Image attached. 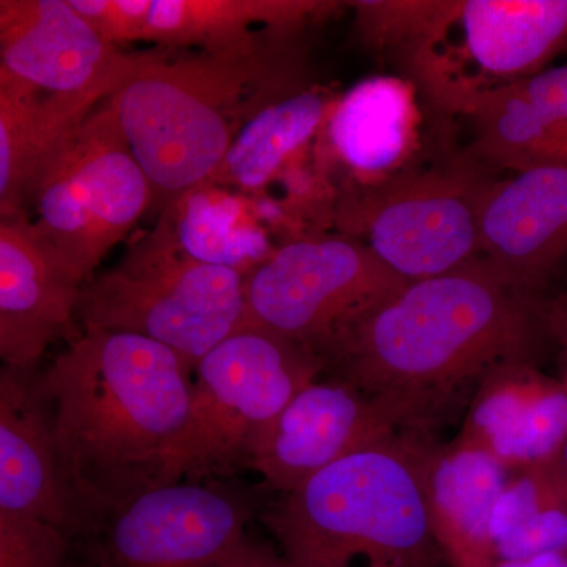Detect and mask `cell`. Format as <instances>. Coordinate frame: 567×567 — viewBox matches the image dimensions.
<instances>
[{"mask_svg": "<svg viewBox=\"0 0 567 567\" xmlns=\"http://www.w3.org/2000/svg\"><path fill=\"white\" fill-rule=\"evenodd\" d=\"M543 311L533 293L476 257L410 282L331 339L323 372L385 405L405 434L435 439L495 369L529 363Z\"/></svg>", "mask_w": 567, "mask_h": 567, "instance_id": "obj_1", "label": "cell"}, {"mask_svg": "<svg viewBox=\"0 0 567 567\" xmlns=\"http://www.w3.org/2000/svg\"><path fill=\"white\" fill-rule=\"evenodd\" d=\"M192 374L169 347L85 328L39 375L76 536L164 486L171 447L188 416Z\"/></svg>", "mask_w": 567, "mask_h": 567, "instance_id": "obj_2", "label": "cell"}, {"mask_svg": "<svg viewBox=\"0 0 567 567\" xmlns=\"http://www.w3.org/2000/svg\"><path fill=\"white\" fill-rule=\"evenodd\" d=\"M287 37L230 51H147L111 102L153 199L212 183L246 123L305 91Z\"/></svg>", "mask_w": 567, "mask_h": 567, "instance_id": "obj_3", "label": "cell"}, {"mask_svg": "<svg viewBox=\"0 0 567 567\" xmlns=\"http://www.w3.org/2000/svg\"><path fill=\"white\" fill-rule=\"evenodd\" d=\"M435 439L395 435L342 457L264 511L292 567H442L425 468Z\"/></svg>", "mask_w": 567, "mask_h": 567, "instance_id": "obj_4", "label": "cell"}, {"mask_svg": "<svg viewBox=\"0 0 567 567\" xmlns=\"http://www.w3.org/2000/svg\"><path fill=\"white\" fill-rule=\"evenodd\" d=\"M85 328L142 336L173 349L194 371L246 322L245 276L188 256L166 216L121 262L82 286Z\"/></svg>", "mask_w": 567, "mask_h": 567, "instance_id": "obj_5", "label": "cell"}, {"mask_svg": "<svg viewBox=\"0 0 567 567\" xmlns=\"http://www.w3.org/2000/svg\"><path fill=\"white\" fill-rule=\"evenodd\" d=\"M323 368L305 347L246 323L197 364L192 402L164 486L203 483L244 466L245 447Z\"/></svg>", "mask_w": 567, "mask_h": 567, "instance_id": "obj_6", "label": "cell"}, {"mask_svg": "<svg viewBox=\"0 0 567 567\" xmlns=\"http://www.w3.org/2000/svg\"><path fill=\"white\" fill-rule=\"evenodd\" d=\"M147 175L134 158L111 99L41 175L31 200L40 244L81 286L151 207Z\"/></svg>", "mask_w": 567, "mask_h": 567, "instance_id": "obj_7", "label": "cell"}, {"mask_svg": "<svg viewBox=\"0 0 567 567\" xmlns=\"http://www.w3.org/2000/svg\"><path fill=\"white\" fill-rule=\"evenodd\" d=\"M409 284L354 238L295 241L246 276V323L319 358L339 331Z\"/></svg>", "mask_w": 567, "mask_h": 567, "instance_id": "obj_8", "label": "cell"}, {"mask_svg": "<svg viewBox=\"0 0 567 567\" xmlns=\"http://www.w3.org/2000/svg\"><path fill=\"white\" fill-rule=\"evenodd\" d=\"M488 181L473 171L404 175L341 207L339 226L410 282L450 274L481 256Z\"/></svg>", "mask_w": 567, "mask_h": 567, "instance_id": "obj_9", "label": "cell"}, {"mask_svg": "<svg viewBox=\"0 0 567 567\" xmlns=\"http://www.w3.org/2000/svg\"><path fill=\"white\" fill-rule=\"evenodd\" d=\"M241 499L203 483L152 488L71 540V567H212L246 536Z\"/></svg>", "mask_w": 567, "mask_h": 567, "instance_id": "obj_10", "label": "cell"}, {"mask_svg": "<svg viewBox=\"0 0 567 567\" xmlns=\"http://www.w3.org/2000/svg\"><path fill=\"white\" fill-rule=\"evenodd\" d=\"M401 434L385 405L342 380L317 379L254 432L244 466L271 491L289 494L342 457Z\"/></svg>", "mask_w": 567, "mask_h": 567, "instance_id": "obj_11", "label": "cell"}, {"mask_svg": "<svg viewBox=\"0 0 567 567\" xmlns=\"http://www.w3.org/2000/svg\"><path fill=\"white\" fill-rule=\"evenodd\" d=\"M145 55L104 41L70 0H0V71L39 91L110 100Z\"/></svg>", "mask_w": 567, "mask_h": 567, "instance_id": "obj_12", "label": "cell"}, {"mask_svg": "<svg viewBox=\"0 0 567 567\" xmlns=\"http://www.w3.org/2000/svg\"><path fill=\"white\" fill-rule=\"evenodd\" d=\"M74 281L40 244L28 212L0 216V358L33 369L59 339L80 338Z\"/></svg>", "mask_w": 567, "mask_h": 567, "instance_id": "obj_13", "label": "cell"}, {"mask_svg": "<svg viewBox=\"0 0 567 567\" xmlns=\"http://www.w3.org/2000/svg\"><path fill=\"white\" fill-rule=\"evenodd\" d=\"M480 227L481 256L535 293L567 257V164L488 183Z\"/></svg>", "mask_w": 567, "mask_h": 567, "instance_id": "obj_14", "label": "cell"}, {"mask_svg": "<svg viewBox=\"0 0 567 567\" xmlns=\"http://www.w3.org/2000/svg\"><path fill=\"white\" fill-rule=\"evenodd\" d=\"M0 514L76 536L78 520L55 457L50 412L33 369L0 374Z\"/></svg>", "mask_w": 567, "mask_h": 567, "instance_id": "obj_15", "label": "cell"}, {"mask_svg": "<svg viewBox=\"0 0 567 567\" xmlns=\"http://www.w3.org/2000/svg\"><path fill=\"white\" fill-rule=\"evenodd\" d=\"M461 436L509 472L554 464L567 442V388L529 363L502 365L477 386Z\"/></svg>", "mask_w": 567, "mask_h": 567, "instance_id": "obj_16", "label": "cell"}, {"mask_svg": "<svg viewBox=\"0 0 567 567\" xmlns=\"http://www.w3.org/2000/svg\"><path fill=\"white\" fill-rule=\"evenodd\" d=\"M507 473L502 462L464 436L432 446L425 468L429 517L451 567L495 565L491 522Z\"/></svg>", "mask_w": 567, "mask_h": 567, "instance_id": "obj_17", "label": "cell"}, {"mask_svg": "<svg viewBox=\"0 0 567 567\" xmlns=\"http://www.w3.org/2000/svg\"><path fill=\"white\" fill-rule=\"evenodd\" d=\"M104 102L39 91L0 71V215L25 212L52 159Z\"/></svg>", "mask_w": 567, "mask_h": 567, "instance_id": "obj_18", "label": "cell"}, {"mask_svg": "<svg viewBox=\"0 0 567 567\" xmlns=\"http://www.w3.org/2000/svg\"><path fill=\"white\" fill-rule=\"evenodd\" d=\"M464 50L499 85L543 73L567 44V0H464Z\"/></svg>", "mask_w": 567, "mask_h": 567, "instance_id": "obj_19", "label": "cell"}, {"mask_svg": "<svg viewBox=\"0 0 567 567\" xmlns=\"http://www.w3.org/2000/svg\"><path fill=\"white\" fill-rule=\"evenodd\" d=\"M333 7L316 0H151L144 41L166 50H240L265 39L256 28L290 35Z\"/></svg>", "mask_w": 567, "mask_h": 567, "instance_id": "obj_20", "label": "cell"}, {"mask_svg": "<svg viewBox=\"0 0 567 567\" xmlns=\"http://www.w3.org/2000/svg\"><path fill=\"white\" fill-rule=\"evenodd\" d=\"M415 104L412 89L398 78L358 82L330 117L336 155L361 174L394 169L412 145Z\"/></svg>", "mask_w": 567, "mask_h": 567, "instance_id": "obj_21", "label": "cell"}, {"mask_svg": "<svg viewBox=\"0 0 567 567\" xmlns=\"http://www.w3.org/2000/svg\"><path fill=\"white\" fill-rule=\"evenodd\" d=\"M496 563L567 555V483L558 462L518 470L491 522Z\"/></svg>", "mask_w": 567, "mask_h": 567, "instance_id": "obj_22", "label": "cell"}, {"mask_svg": "<svg viewBox=\"0 0 567 567\" xmlns=\"http://www.w3.org/2000/svg\"><path fill=\"white\" fill-rule=\"evenodd\" d=\"M163 215L183 251L199 262L230 268L246 278L274 254L241 205L208 183L175 197Z\"/></svg>", "mask_w": 567, "mask_h": 567, "instance_id": "obj_23", "label": "cell"}, {"mask_svg": "<svg viewBox=\"0 0 567 567\" xmlns=\"http://www.w3.org/2000/svg\"><path fill=\"white\" fill-rule=\"evenodd\" d=\"M327 96L300 91L279 100L251 118L208 185L259 189L281 169L284 159L309 141L327 114Z\"/></svg>", "mask_w": 567, "mask_h": 567, "instance_id": "obj_24", "label": "cell"}, {"mask_svg": "<svg viewBox=\"0 0 567 567\" xmlns=\"http://www.w3.org/2000/svg\"><path fill=\"white\" fill-rule=\"evenodd\" d=\"M358 32L365 43L391 51L412 65L413 73L432 62L436 44L456 22L461 2H353Z\"/></svg>", "mask_w": 567, "mask_h": 567, "instance_id": "obj_25", "label": "cell"}, {"mask_svg": "<svg viewBox=\"0 0 567 567\" xmlns=\"http://www.w3.org/2000/svg\"><path fill=\"white\" fill-rule=\"evenodd\" d=\"M0 567H71V537L44 522L0 514Z\"/></svg>", "mask_w": 567, "mask_h": 567, "instance_id": "obj_26", "label": "cell"}, {"mask_svg": "<svg viewBox=\"0 0 567 567\" xmlns=\"http://www.w3.org/2000/svg\"><path fill=\"white\" fill-rule=\"evenodd\" d=\"M100 37L115 48L144 41L151 0H70Z\"/></svg>", "mask_w": 567, "mask_h": 567, "instance_id": "obj_27", "label": "cell"}, {"mask_svg": "<svg viewBox=\"0 0 567 567\" xmlns=\"http://www.w3.org/2000/svg\"><path fill=\"white\" fill-rule=\"evenodd\" d=\"M567 158V65L520 81Z\"/></svg>", "mask_w": 567, "mask_h": 567, "instance_id": "obj_28", "label": "cell"}, {"mask_svg": "<svg viewBox=\"0 0 567 567\" xmlns=\"http://www.w3.org/2000/svg\"><path fill=\"white\" fill-rule=\"evenodd\" d=\"M212 567H292L279 550L267 544L257 543L248 535L238 540Z\"/></svg>", "mask_w": 567, "mask_h": 567, "instance_id": "obj_29", "label": "cell"}, {"mask_svg": "<svg viewBox=\"0 0 567 567\" xmlns=\"http://www.w3.org/2000/svg\"><path fill=\"white\" fill-rule=\"evenodd\" d=\"M492 567H567V555H544L527 561H498Z\"/></svg>", "mask_w": 567, "mask_h": 567, "instance_id": "obj_30", "label": "cell"}, {"mask_svg": "<svg viewBox=\"0 0 567 567\" xmlns=\"http://www.w3.org/2000/svg\"><path fill=\"white\" fill-rule=\"evenodd\" d=\"M548 323H551V327L555 328V333L561 336L563 346H565L566 350V382L565 386L567 388V306H559V308H555L554 311L548 312L547 316Z\"/></svg>", "mask_w": 567, "mask_h": 567, "instance_id": "obj_31", "label": "cell"}, {"mask_svg": "<svg viewBox=\"0 0 567 567\" xmlns=\"http://www.w3.org/2000/svg\"><path fill=\"white\" fill-rule=\"evenodd\" d=\"M559 472H561L563 477H565V481L567 483V442L565 443V446H563L561 451V464H558Z\"/></svg>", "mask_w": 567, "mask_h": 567, "instance_id": "obj_32", "label": "cell"}]
</instances>
